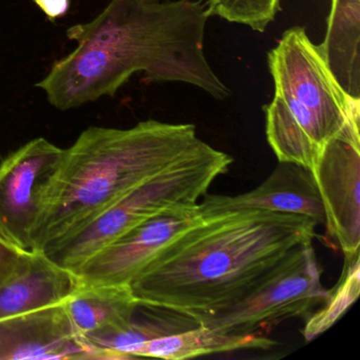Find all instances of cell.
Masks as SVG:
<instances>
[{"label":"cell","instance_id":"cell-1","mask_svg":"<svg viewBox=\"0 0 360 360\" xmlns=\"http://www.w3.org/2000/svg\"><path fill=\"white\" fill-rule=\"evenodd\" d=\"M208 18L193 0H110L92 22L68 29L77 49L37 87L62 111L115 96L136 72L146 83L180 82L225 100L231 91L204 53Z\"/></svg>","mask_w":360,"mask_h":360},{"label":"cell","instance_id":"cell-2","mask_svg":"<svg viewBox=\"0 0 360 360\" xmlns=\"http://www.w3.org/2000/svg\"><path fill=\"white\" fill-rule=\"evenodd\" d=\"M309 217L262 210L203 219L164 248L131 282L141 304L197 321L254 292L285 259L313 243Z\"/></svg>","mask_w":360,"mask_h":360},{"label":"cell","instance_id":"cell-3","mask_svg":"<svg viewBox=\"0 0 360 360\" xmlns=\"http://www.w3.org/2000/svg\"><path fill=\"white\" fill-rule=\"evenodd\" d=\"M203 141L193 124L148 120L128 129L90 127L65 149L46 200L33 250L44 252Z\"/></svg>","mask_w":360,"mask_h":360},{"label":"cell","instance_id":"cell-4","mask_svg":"<svg viewBox=\"0 0 360 360\" xmlns=\"http://www.w3.org/2000/svg\"><path fill=\"white\" fill-rule=\"evenodd\" d=\"M233 162L231 155L203 141L43 252L60 266L77 271L88 259L151 217L180 204L198 203Z\"/></svg>","mask_w":360,"mask_h":360},{"label":"cell","instance_id":"cell-5","mask_svg":"<svg viewBox=\"0 0 360 360\" xmlns=\"http://www.w3.org/2000/svg\"><path fill=\"white\" fill-rule=\"evenodd\" d=\"M322 269L313 243L290 255L254 292L210 315L201 326L233 335L269 334L290 318L309 314L330 297L321 283Z\"/></svg>","mask_w":360,"mask_h":360},{"label":"cell","instance_id":"cell-6","mask_svg":"<svg viewBox=\"0 0 360 360\" xmlns=\"http://www.w3.org/2000/svg\"><path fill=\"white\" fill-rule=\"evenodd\" d=\"M276 94L311 115L328 141L351 122H360V101L339 87L305 30L288 29L269 53Z\"/></svg>","mask_w":360,"mask_h":360},{"label":"cell","instance_id":"cell-7","mask_svg":"<svg viewBox=\"0 0 360 360\" xmlns=\"http://www.w3.org/2000/svg\"><path fill=\"white\" fill-rule=\"evenodd\" d=\"M64 151L37 138L0 163V231L27 252H33L34 233Z\"/></svg>","mask_w":360,"mask_h":360},{"label":"cell","instance_id":"cell-8","mask_svg":"<svg viewBox=\"0 0 360 360\" xmlns=\"http://www.w3.org/2000/svg\"><path fill=\"white\" fill-rule=\"evenodd\" d=\"M360 122L347 124L322 150L313 174L323 205L324 225L345 261L359 257Z\"/></svg>","mask_w":360,"mask_h":360},{"label":"cell","instance_id":"cell-9","mask_svg":"<svg viewBox=\"0 0 360 360\" xmlns=\"http://www.w3.org/2000/svg\"><path fill=\"white\" fill-rule=\"evenodd\" d=\"M202 221L198 203L168 208L103 248L75 273L87 285H130L164 248Z\"/></svg>","mask_w":360,"mask_h":360},{"label":"cell","instance_id":"cell-10","mask_svg":"<svg viewBox=\"0 0 360 360\" xmlns=\"http://www.w3.org/2000/svg\"><path fill=\"white\" fill-rule=\"evenodd\" d=\"M202 218L237 210H262L302 214L324 225L323 205L313 172L302 166L279 163L258 187L238 195H207L198 202Z\"/></svg>","mask_w":360,"mask_h":360},{"label":"cell","instance_id":"cell-11","mask_svg":"<svg viewBox=\"0 0 360 360\" xmlns=\"http://www.w3.org/2000/svg\"><path fill=\"white\" fill-rule=\"evenodd\" d=\"M0 359H92L64 302L0 321Z\"/></svg>","mask_w":360,"mask_h":360},{"label":"cell","instance_id":"cell-12","mask_svg":"<svg viewBox=\"0 0 360 360\" xmlns=\"http://www.w3.org/2000/svg\"><path fill=\"white\" fill-rule=\"evenodd\" d=\"M81 285L75 271L33 250L0 285V321L65 302Z\"/></svg>","mask_w":360,"mask_h":360},{"label":"cell","instance_id":"cell-13","mask_svg":"<svg viewBox=\"0 0 360 360\" xmlns=\"http://www.w3.org/2000/svg\"><path fill=\"white\" fill-rule=\"evenodd\" d=\"M142 317L136 311L129 321L82 337L94 359H131L132 351L141 343L176 334L199 326L188 316L162 307L139 303Z\"/></svg>","mask_w":360,"mask_h":360},{"label":"cell","instance_id":"cell-14","mask_svg":"<svg viewBox=\"0 0 360 360\" xmlns=\"http://www.w3.org/2000/svg\"><path fill=\"white\" fill-rule=\"evenodd\" d=\"M316 47L339 87L360 101V0H330L326 37Z\"/></svg>","mask_w":360,"mask_h":360},{"label":"cell","instance_id":"cell-15","mask_svg":"<svg viewBox=\"0 0 360 360\" xmlns=\"http://www.w3.org/2000/svg\"><path fill=\"white\" fill-rule=\"evenodd\" d=\"M277 345V341L267 336L227 334L199 324L176 334L141 343L131 355L134 358L182 360L239 349H269Z\"/></svg>","mask_w":360,"mask_h":360},{"label":"cell","instance_id":"cell-16","mask_svg":"<svg viewBox=\"0 0 360 360\" xmlns=\"http://www.w3.org/2000/svg\"><path fill=\"white\" fill-rule=\"evenodd\" d=\"M81 337L129 321L139 302L130 285H82L64 302Z\"/></svg>","mask_w":360,"mask_h":360},{"label":"cell","instance_id":"cell-17","mask_svg":"<svg viewBox=\"0 0 360 360\" xmlns=\"http://www.w3.org/2000/svg\"><path fill=\"white\" fill-rule=\"evenodd\" d=\"M360 292V259L345 261V271L336 288L330 290V297L321 309L311 314L302 330L305 340L311 341L330 330L349 307L357 300Z\"/></svg>","mask_w":360,"mask_h":360},{"label":"cell","instance_id":"cell-18","mask_svg":"<svg viewBox=\"0 0 360 360\" xmlns=\"http://www.w3.org/2000/svg\"><path fill=\"white\" fill-rule=\"evenodd\" d=\"M207 13L264 32L281 10L280 0H207Z\"/></svg>","mask_w":360,"mask_h":360},{"label":"cell","instance_id":"cell-19","mask_svg":"<svg viewBox=\"0 0 360 360\" xmlns=\"http://www.w3.org/2000/svg\"><path fill=\"white\" fill-rule=\"evenodd\" d=\"M29 254L0 231V285L20 269Z\"/></svg>","mask_w":360,"mask_h":360},{"label":"cell","instance_id":"cell-20","mask_svg":"<svg viewBox=\"0 0 360 360\" xmlns=\"http://www.w3.org/2000/svg\"><path fill=\"white\" fill-rule=\"evenodd\" d=\"M47 15L50 20L62 18L68 12L70 1L69 0H33Z\"/></svg>","mask_w":360,"mask_h":360}]
</instances>
